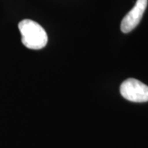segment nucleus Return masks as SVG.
<instances>
[{
    "label": "nucleus",
    "mask_w": 148,
    "mask_h": 148,
    "mask_svg": "<svg viewBox=\"0 0 148 148\" xmlns=\"http://www.w3.org/2000/svg\"><path fill=\"white\" fill-rule=\"evenodd\" d=\"M18 28L21 32V42L27 48L41 49L46 45L48 42L46 32L37 22L25 19L19 22Z\"/></svg>",
    "instance_id": "obj_1"
},
{
    "label": "nucleus",
    "mask_w": 148,
    "mask_h": 148,
    "mask_svg": "<svg viewBox=\"0 0 148 148\" xmlns=\"http://www.w3.org/2000/svg\"><path fill=\"white\" fill-rule=\"evenodd\" d=\"M120 93L129 101L138 103L148 101V86L135 78L125 80L120 86Z\"/></svg>",
    "instance_id": "obj_2"
},
{
    "label": "nucleus",
    "mask_w": 148,
    "mask_h": 148,
    "mask_svg": "<svg viewBox=\"0 0 148 148\" xmlns=\"http://www.w3.org/2000/svg\"><path fill=\"white\" fill-rule=\"evenodd\" d=\"M147 0H137L132 9L123 17L121 22V31L128 33L132 31L142 20L143 13L147 7Z\"/></svg>",
    "instance_id": "obj_3"
}]
</instances>
